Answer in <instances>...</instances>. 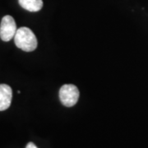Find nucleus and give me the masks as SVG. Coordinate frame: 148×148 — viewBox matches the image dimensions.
<instances>
[{
    "label": "nucleus",
    "mask_w": 148,
    "mask_h": 148,
    "mask_svg": "<svg viewBox=\"0 0 148 148\" xmlns=\"http://www.w3.org/2000/svg\"><path fill=\"white\" fill-rule=\"evenodd\" d=\"M12 99V90L8 85L0 84V111L8 110Z\"/></svg>",
    "instance_id": "4"
},
{
    "label": "nucleus",
    "mask_w": 148,
    "mask_h": 148,
    "mask_svg": "<svg viewBox=\"0 0 148 148\" xmlns=\"http://www.w3.org/2000/svg\"><path fill=\"white\" fill-rule=\"evenodd\" d=\"M59 99L61 103L66 107L75 106L79 99L78 88L75 85H64L59 90Z\"/></svg>",
    "instance_id": "2"
},
{
    "label": "nucleus",
    "mask_w": 148,
    "mask_h": 148,
    "mask_svg": "<svg viewBox=\"0 0 148 148\" xmlns=\"http://www.w3.org/2000/svg\"><path fill=\"white\" fill-rule=\"evenodd\" d=\"M22 8L29 12H38L43 7L42 0H18Z\"/></svg>",
    "instance_id": "5"
},
{
    "label": "nucleus",
    "mask_w": 148,
    "mask_h": 148,
    "mask_svg": "<svg viewBox=\"0 0 148 148\" xmlns=\"http://www.w3.org/2000/svg\"><path fill=\"white\" fill-rule=\"evenodd\" d=\"M14 41L16 47L26 52L34 51L37 48V39L35 34L28 27H21L17 29Z\"/></svg>",
    "instance_id": "1"
},
{
    "label": "nucleus",
    "mask_w": 148,
    "mask_h": 148,
    "mask_svg": "<svg viewBox=\"0 0 148 148\" xmlns=\"http://www.w3.org/2000/svg\"><path fill=\"white\" fill-rule=\"evenodd\" d=\"M17 28L12 16L6 15L3 17L0 25V38L3 41L8 42L14 38Z\"/></svg>",
    "instance_id": "3"
},
{
    "label": "nucleus",
    "mask_w": 148,
    "mask_h": 148,
    "mask_svg": "<svg viewBox=\"0 0 148 148\" xmlns=\"http://www.w3.org/2000/svg\"><path fill=\"white\" fill-rule=\"evenodd\" d=\"M26 148H38V147H37L36 146V145H35L33 143H29L27 145Z\"/></svg>",
    "instance_id": "6"
}]
</instances>
